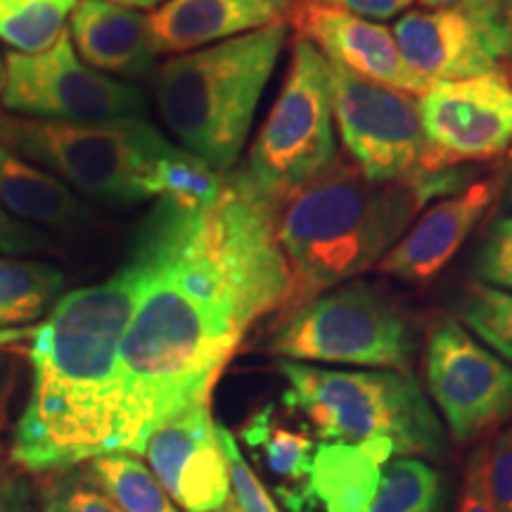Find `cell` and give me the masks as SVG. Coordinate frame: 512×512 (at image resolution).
I'll return each instance as SVG.
<instances>
[{
    "label": "cell",
    "instance_id": "1",
    "mask_svg": "<svg viewBox=\"0 0 512 512\" xmlns=\"http://www.w3.org/2000/svg\"><path fill=\"white\" fill-rule=\"evenodd\" d=\"M275 211L240 171L207 209L157 202L133 245L145 283L121 342L110 453H145L164 420L209 401L247 330L283 309L290 273Z\"/></svg>",
    "mask_w": 512,
    "mask_h": 512
},
{
    "label": "cell",
    "instance_id": "2",
    "mask_svg": "<svg viewBox=\"0 0 512 512\" xmlns=\"http://www.w3.org/2000/svg\"><path fill=\"white\" fill-rule=\"evenodd\" d=\"M145 283L131 252L117 273L69 292L31 342V392L12 458L31 472H60L112 451L119 420V356Z\"/></svg>",
    "mask_w": 512,
    "mask_h": 512
},
{
    "label": "cell",
    "instance_id": "3",
    "mask_svg": "<svg viewBox=\"0 0 512 512\" xmlns=\"http://www.w3.org/2000/svg\"><path fill=\"white\" fill-rule=\"evenodd\" d=\"M467 178V171L446 169L370 181L356 164L337 159L290 192L275 211V235L290 273L280 318L375 268L427 202L460 190Z\"/></svg>",
    "mask_w": 512,
    "mask_h": 512
},
{
    "label": "cell",
    "instance_id": "4",
    "mask_svg": "<svg viewBox=\"0 0 512 512\" xmlns=\"http://www.w3.org/2000/svg\"><path fill=\"white\" fill-rule=\"evenodd\" d=\"M285 38L287 22H278L178 55L159 69L155 98L164 124L221 174L240 159Z\"/></svg>",
    "mask_w": 512,
    "mask_h": 512
},
{
    "label": "cell",
    "instance_id": "5",
    "mask_svg": "<svg viewBox=\"0 0 512 512\" xmlns=\"http://www.w3.org/2000/svg\"><path fill=\"white\" fill-rule=\"evenodd\" d=\"M287 389L283 403L304 413L325 441L392 439L396 453L437 458L444 434L411 373L401 370H332L299 361H278Z\"/></svg>",
    "mask_w": 512,
    "mask_h": 512
},
{
    "label": "cell",
    "instance_id": "6",
    "mask_svg": "<svg viewBox=\"0 0 512 512\" xmlns=\"http://www.w3.org/2000/svg\"><path fill=\"white\" fill-rule=\"evenodd\" d=\"M0 145L86 195L121 204L145 200L147 171L174 147L140 117L72 124L17 114H0Z\"/></svg>",
    "mask_w": 512,
    "mask_h": 512
},
{
    "label": "cell",
    "instance_id": "7",
    "mask_svg": "<svg viewBox=\"0 0 512 512\" xmlns=\"http://www.w3.org/2000/svg\"><path fill=\"white\" fill-rule=\"evenodd\" d=\"M268 351L285 361L411 373L415 330L387 287L349 280L280 318Z\"/></svg>",
    "mask_w": 512,
    "mask_h": 512
},
{
    "label": "cell",
    "instance_id": "8",
    "mask_svg": "<svg viewBox=\"0 0 512 512\" xmlns=\"http://www.w3.org/2000/svg\"><path fill=\"white\" fill-rule=\"evenodd\" d=\"M339 159L332 117L330 62L302 36L294 38L283 91L252 143L240 174L278 207Z\"/></svg>",
    "mask_w": 512,
    "mask_h": 512
},
{
    "label": "cell",
    "instance_id": "9",
    "mask_svg": "<svg viewBox=\"0 0 512 512\" xmlns=\"http://www.w3.org/2000/svg\"><path fill=\"white\" fill-rule=\"evenodd\" d=\"M0 102L17 117L72 124L140 117L145 112L143 93L88 67L74 50L69 31L46 53L5 55Z\"/></svg>",
    "mask_w": 512,
    "mask_h": 512
},
{
    "label": "cell",
    "instance_id": "10",
    "mask_svg": "<svg viewBox=\"0 0 512 512\" xmlns=\"http://www.w3.org/2000/svg\"><path fill=\"white\" fill-rule=\"evenodd\" d=\"M425 380L448 430L463 444L512 420V366L460 320L441 318L427 332Z\"/></svg>",
    "mask_w": 512,
    "mask_h": 512
},
{
    "label": "cell",
    "instance_id": "11",
    "mask_svg": "<svg viewBox=\"0 0 512 512\" xmlns=\"http://www.w3.org/2000/svg\"><path fill=\"white\" fill-rule=\"evenodd\" d=\"M332 117L344 150L370 181L418 174L425 136L413 95L330 64Z\"/></svg>",
    "mask_w": 512,
    "mask_h": 512
},
{
    "label": "cell",
    "instance_id": "12",
    "mask_svg": "<svg viewBox=\"0 0 512 512\" xmlns=\"http://www.w3.org/2000/svg\"><path fill=\"white\" fill-rule=\"evenodd\" d=\"M392 34L408 67L432 83L501 72L512 55L503 0H465L456 8L406 12Z\"/></svg>",
    "mask_w": 512,
    "mask_h": 512
},
{
    "label": "cell",
    "instance_id": "13",
    "mask_svg": "<svg viewBox=\"0 0 512 512\" xmlns=\"http://www.w3.org/2000/svg\"><path fill=\"white\" fill-rule=\"evenodd\" d=\"M418 105L422 171L491 162L512 150V79L505 72L434 83Z\"/></svg>",
    "mask_w": 512,
    "mask_h": 512
},
{
    "label": "cell",
    "instance_id": "14",
    "mask_svg": "<svg viewBox=\"0 0 512 512\" xmlns=\"http://www.w3.org/2000/svg\"><path fill=\"white\" fill-rule=\"evenodd\" d=\"M143 456L171 501L185 512H216L233 496L209 401L192 403L164 420L147 439Z\"/></svg>",
    "mask_w": 512,
    "mask_h": 512
},
{
    "label": "cell",
    "instance_id": "15",
    "mask_svg": "<svg viewBox=\"0 0 512 512\" xmlns=\"http://www.w3.org/2000/svg\"><path fill=\"white\" fill-rule=\"evenodd\" d=\"M297 36L306 38L330 64L361 79L408 95H425L434 86L403 60L392 29L320 0H294L290 12Z\"/></svg>",
    "mask_w": 512,
    "mask_h": 512
},
{
    "label": "cell",
    "instance_id": "16",
    "mask_svg": "<svg viewBox=\"0 0 512 512\" xmlns=\"http://www.w3.org/2000/svg\"><path fill=\"white\" fill-rule=\"evenodd\" d=\"M505 178L508 174L501 171L482 181H472L458 195L427 209L420 219L413 221L406 235L382 256L375 271L394 275L413 285L432 283L451 264L477 223L498 200Z\"/></svg>",
    "mask_w": 512,
    "mask_h": 512
},
{
    "label": "cell",
    "instance_id": "17",
    "mask_svg": "<svg viewBox=\"0 0 512 512\" xmlns=\"http://www.w3.org/2000/svg\"><path fill=\"white\" fill-rule=\"evenodd\" d=\"M294 0H166L147 17L155 53H192L285 22Z\"/></svg>",
    "mask_w": 512,
    "mask_h": 512
},
{
    "label": "cell",
    "instance_id": "18",
    "mask_svg": "<svg viewBox=\"0 0 512 512\" xmlns=\"http://www.w3.org/2000/svg\"><path fill=\"white\" fill-rule=\"evenodd\" d=\"M69 36L88 67L121 79H143L155 64L147 17L107 0H79Z\"/></svg>",
    "mask_w": 512,
    "mask_h": 512
},
{
    "label": "cell",
    "instance_id": "19",
    "mask_svg": "<svg viewBox=\"0 0 512 512\" xmlns=\"http://www.w3.org/2000/svg\"><path fill=\"white\" fill-rule=\"evenodd\" d=\"M394 453L392 439L325 441L313 453L311 498L325 512H363L380 489L384 465Z\"/></svg>",
    "mask_w": 512,
    "mask_h": 512
},
{
    "label": "cell",
    "instance_id": "20",
    "mask_svg": "<svg viewBox=\"0 0 512 512\" xmlns=\"http://www.w3.org/2000/svg\"><path fill=\"white\" fill-rule=\"evenodd\" d=\"M242 439L273 475L278 484L275 491L287 510L316 512V501L309 491L316 446L309 434L290 430L283 422H278L275 406L268 403L242 427Z\"/></svg>",
    "mask_w": 512,
    "mask_h": 512
},
{
    "label": "cell",
    "instance_id": "21",
    "mask_svg": "<svg viewBox=\"0 0 512 512\" xmlns=\"http://www.w3.org/2000/svg\"><path fill=\"white\" fill-rule=\"evenodd\" d=\"M0 202L15 219L38 226L74 228L88 219V209L69 185L41 166L0 145Z\"/></svg>",
    "mask_w": 512,
    "mask_h": 512
},
{
    "label": "cell",
    "instance_id": "22",
    "mask_svg": "<svg viewBox=\"0 0 512 512\" xmlns=\"http://www.w3.org/2000/svg\"><path fill=\"white\" fill-rule=\"evenodd\" d=\"M228 174H221L188 150L171 147L152 164L143 181L145 200H157L178 209H207L219 202Z\"/></svg>",
    "mask_w": 512,
    "mask_h": 512
},
{
    "label": "cell",
    "instance_id": "23",
    "mask_svg": "<svg viewBox=\"0 0 512 512\" xmlns=\"http://www.w3.org/2000/svg\"><path fill=\"white\" fill-rule=\"evenodd\" d=\"M62 287L64 273L53 264L0 254V330L41 318Z\"/></svg>",
    "mask_w": 512,
    "mask_h": 512
},
{
    "label": "cell",
    "instance_id": "24",
    "mask_svg": "<svg viewBox=\"0 0 512 512\" xmlns=\"http://www.w3.org/2000/svg\"><path fill=\"white\" fill-rule=\"evenodd\" d=\"M79 0H0V41L12 53H46L67 34Z\"/></svg>",
    "mask_w": 512,
    "mask_h": 512
},
{
    "label": "cell",
    "instance_id": "25",
    "mask_svg": "<svg viewBox=\"0 0 512 512\" xmlns=\"http://www.w3.org/2000/svg\"><path fill=\"white\" fill-rule=\"evenodd\" d=\"M88 472L124 512H178L155 472L128 453L93 458Z\"/></svg>",
    "mask_w": 512,
    "mask_h": 512
},
{
    "label": "cell",
    "instance_id": "26",
    "mask_svg": "<svg viewBox=\"0 0 512 512\" xmlns=\"http://www.w3.org/2000/svg\"><path fill=\"white\" fill-rule=\"evenodd\" d=\"M439 472L425 460L401 458L384 470L380 489L363 512H434Z\"/></svg>",
    "mask_w": 512,
    "mask_h": 512
},
{
    "label": "cell",
    "instance_id": "27",
    "mask_svg": "<svg viewBox=\"0 0 512 512\" xmlns=\"http://www.w3.org/2000/svg\"><path fill=\"white\" fill-rule=\"evenodd\" d=\"M458 318L512 363V292L484 283H470L458 302Z\"/></svg>",
    "mask_w": 512,
    "mask_h": 512
},
{
    "label": "cell",
    "instance_id": "28",
    "mask_svg": "<svg viewBox=\"0 0 512 512\" xmlns=\"http://www.w3.org/2000/svg\"><path fill=\"white\" fill-rule=\"evenodd\" d=\"M60 472L43 484L41 512H124L100 489L91 472Z\"/></svg>",
    "mask_w": 512,
    "mask_h": 512
},
{
    "label": "cell",
    "instance_id": "29",
    "mask_svg": "<svg viewBox=\"0 0 512 512\" xmlns=\"http://www.w3.org/2000/svg\"><path fill=\"white\" fill-rule=\"evenodd\" d=\"M216 430H219L221 448L228 460V475L230 486H233V496L242 512H280V508L273 501V496L266 491V486L259 482V477L254 475L252 467H249L245 458H242L238 441H235L233 434H230L223 425H216Z\"/></svg>",
    "mask_w": 512,
    "mask_h": 512
},
{
    "label": "cell",
    "instance_id": "30",
    "mask_svg": "<svg viewBox=\"0 0 512 512\" xmlns=\"http://www.w3.org/2000/svg\"><path fill=\"white\" fill-rule=\"evenodd\" d=\"M475 271L479 283L512 290V216L498 219L486 230L482 245H479Z\"/></svg>",
    "mask_w": 512,
    "mask_h": 512
},
{
    "label": "cell",
    "instance_id": "31",
    "mask_svg": "<svg viewBox=\"0 0 512 512\" xmlns=\"http://www.w3.org/2000/svg\"><path fill=\"white\" fill-rule=\"evenodd\" d=\"M489 489L496 512H512V425L491 441Z\"/></svg>",
    "mask_w": 512,
    "mask_h": 512
},
{
    "label": "cell",
    "instance_id": "32",
    "mask_svg": "<svg viewBox=\"0 0 512 512\" xmlns=\"http://www.w3.org/2000/svg\"><path fill=\"white\" fill-rule=\"evenodd\" d=\"M458 512H496L489 489V448L486 446L477 448L467 460Z\"/></svg>",
    "mask_w": 512,
    "mask_h": 512
},
{
    "label": "cell",
    "instance_id": "33",
    "mask_svg": "<svg viewBox=\"0 0 512 512\" xmlns=\"http://www.w3.org/2000/svg\"><path fill=\"white\" fill-rule=\"evenodd\" d=\"M46 235L38 233L36 228L17 221L0 202V254L5 256H27L46 252Z\"/></svg>",
    "mask_w": 512,
    "mask_h": 512
},
{
    "label": "cell",
    "instance_id": "34",
    "mask_svg": "<svg viewBox=\"0 0 512 512\" xmlns=\"http://www.w3.org/2000/svg\"><path fill=\"white\" fill-rule=\"evenodd\" d=\"M320 3L335 5L370 22H380V19H392L399 12H406L415 0H320Z\"/></svg>",
    "mask_w": 512,
    "mask_h": 512
},
{
    "label": "cell",
    "instance_id": "35",
    "mask_svg": "<svg viewBox=\"0 0 512 512\" xmlns=\"http://www.w3.org/2000/svg\"><path fill=\"white\" fill-rule=\"evenodd\" d=\"M0 512H34L27 494V486L12 482L0 489Z\"/></svg>",
    "mask_w": 512,
    "mask_h": 512
},
{
    "label": "cell",
    "instance_id": "36",
    "mask_svg": "<svg viewBox=\"0 0 512 512\" xmlns=\"http://www.w3.org/2000/svg\"><path fill=\"white\" fill-rule=\"evenodd\" d=\"M107 3L121 5V8H131V10H157L162 8L166 0H107Z\"/></svg>",
    "mask_w": 512,
    "mask_h": 512
},
{
    "label": "cell",
    "instance_id": "37",
    "mask_svg": "<svg viewBox=\"0 0 512 512\" xmlns=\"http://www.w3.org/2000/svg\"><path fill=\"white\" fill-rule=\"evenodd\" d=\"M422 8L430 10H439V8H456V5L465 3V0H418Z\"/></svg>",
    "mask_w": 512,
    "mask_h": 512
},
{
    "label": "cell",
    "instance_id": "38",
    "mask_svg": "<svg viewBox=\"0 0 512 512\" xmlns=\"http://www.w3.org/2000/svg\"><path fill=\"white\" fill-rule=\"evenodd\" d=\"M503 19H505V27H508L510 46H512V0H503ZM510 62H512V55H510Z\"/></svg>",
    "mask_w": 512,
    "mask_h": 512
},
{
    "label": "cell",
    "instance_id": "39",
    "mask_svg": "<svg viewBox=\"0 0 512 512\" xmlns=\"http://www.w3.org/2000/svg\"><path fill=\"white\" fill-rule=\"evenodd\" d=\"M216 512H242V508L238 505V501H235V496H230V501Z\"/></svg>",
    "mask_w": 512,
    "mask_h": 512
},
{
    "label": "cell",
    "instance_id": "40",
    "mask_svg": "<svg viewBox=\"0 0 512 512\" xmlns=\"http://www.w3.org/2000/svg\"><path fill=\"white\" fill-rule=\"evenodd\" d=\"M3 83H5V62L0 57V95H3Z\"/></svg>",
    "mask_w": 512,
    "mask_h": 512
},
{
    "label": "cell",
    "instance_id": "41",
    "mask_svg": "<svg viewBox=\"0 0 512 512\" xmlns=\"http://www.w3.org/2000/svg\"><path fill=\"white\" fill-rule=\"evenodd\" d=\"M508 69H510V74H508V76H510V79H512V62L508 64Z\"/></svg>",
    "mask_w": 512,
    "mask_h": 512
}]
</instances>
